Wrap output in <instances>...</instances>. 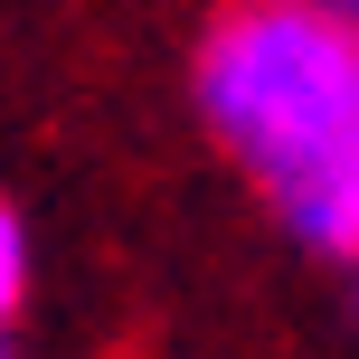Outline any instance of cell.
Wrapping results in <instances>:
<instances>
[{
  "mask_svg": "<svg viewBox=\"0 0 359 359\" xmlns=\"http://www.w3.org/2000/svg\"><path fill=\"white\" fill-rule=\"evenodd\" d=\"M29 303V217H0V312H19Z\"/></svg>",
  "mask_w": 359,
  "mask_h": 359,
  "instance_id": "obj_2",
  "label": "cell"
},
{
  "mask_svg": "<svg viewBox=\"0 0 359 359\" xmlns=\"http://www.w3.org/2000/svg\"><path fill=\"white\" fill-rule=\"evenodd\" d=\"M198 123L312 255L359 265V10L236 0L198 38Z\"/></svg>",
  "mask_w": 359,
  "mask_h": 359,
  "instance_id": "obj_1",
  "label": "cell"
}]
</instances>
